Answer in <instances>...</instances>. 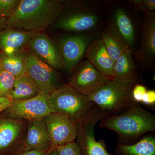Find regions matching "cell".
Listing matches in <instances>:
<instances>
[{
	"instance_id": "6da1fadb",
	"label": "cell",
	"mask_w": 155,
	"mask_h": 155,
	"mask_svg": "<svg viewBox=\"0 0 155 155\" xmlns=\"http://www.w3.org/2000/svg\"><path fill=\"white\" fill-rule=\"evenodd\" d=\"M67 8V2L62 0H21L6 24L8 28L42 32L54 23Z\"/></svg>"
},
{
	"instance_id": "7a4b0ae2",
	"label": "cell",
	"mask_w": 155,
	"mask_h": 155,
	"mask_svg": "<svg viewBox=\"0 0 155 155\" xmlns=\"http://www.w3.org/2000/svg\"><path fill=\"white\" fill-rule=\"evenodd\" d=\"M99 126L116 132L118 142L133 144L147 133L155 132V116L134 102L124 113L103 118L100 121Z\"/></svg>"
},
{
	"instance_id": "3957f363",
	"label": "cell",
	"mask_w": 155,
	"mask_h": 155,
	"mask_svg": "<svg viewBox=\"0 0 155 155\" xmlns=\"http://www.w3.org/2000/svg\"><path fill=\"white\" fill-rule=\"evenodd\" d=\"M134 86L112 79L89 98L107 117L116 116L127 110L135 102L131 94Z\"/></svg>"
},
{
	"instance_id": "277c9868",
	"label": "cell",
	"mask_w": 155,
	"mask_h": 155,
	"mask_svg": "<svg viewBox=\"0 0 155 155\" xmlns=\"http://www.w3.org/2000/svg\"><path fill=\"white\" fill-rule=\"evenodd\" d=\"M49 96L55 113L78 122L95 106L89 97L81 94L68 84L61 86Z\"/></svg>"
},
{
	"instance_id": "5b68a950",
	"label": "cell",
	"mask_w": 155,
	"mask_h": 155,
	"mask_svg": "<svg viewBox=\"0 0 155 155\" xmlns=\"http://www.w3.org/2000/svg\"><path fill=\"white\" fill-rule=\"evenodd\" d=\"M107 117L95 105L78 122L76 143L81 155H114L108 151L105 142L102 139L97 140L95 136L96 125Z\"/></svg>"
},
{
	"instance_id": "8992f818",
	"label": "cell",
	"mask_w": 155,
	"mask_h": 155,
	"mask_svg": "<svg viewBox=\"0 0 155 155\" xmlns=\"http://www.w3.org/2000/svg\"><path fill=\"white\" fill-rule=\"evenodd\" d=\"M91 38L88 34H76L62 35L55 40L61 54L64 70L69 73L73 72L86 55Z\"/></svg>"
},
{
	"instance_id": "52a82bcc",
	"label": "cell",
	"mask_w": 155,
	"mask_h": 155,
	"mask_svg": "<svg viewBox=\"0 0 155 155\" xmlns=\"http://www.w3.org/2000/svg\"><path fill=\"white\" fill-rule=\"evenodd\" d=\"M25 61V73L34 81L40 92L50 95L61 87L57 70L41 61L28 49Z\"/></svg>"
},
{
	"instance_id": "ba28073f",
	"label": "cell",
	"mask_w": 155,
	"mask_h": 155,
	"mask_svg": "<svg viewBox=\"0 0 155 155\" xmlns=\"http://www.w3.org/2000/svg\"><path fill=\"white\" fill-rule=\"evenodd\" d=\"M72 72L68 84L87 97L91 96L111 80L87 60L81 62Z\"/></svg>"
},
{
	"instance_id": "9c48e42d",
	"label": "cell",
	"mask_w": 155,
	"mask_h": 155,
	"mask_svg": "<svg viewBox=\"0 0 155 155\" xmlns=\"http://www.w3.org/2000/svg\"><path fill=\"white\" fill-rule=\"evenodd\" d=\"M49 95L40 92L32 98L14 101L5 110L6 114L8 118L11 119H26L30 121L42 120L46 116L55 113Z\"/></svg>"
},
{
	"instance_id": "30bf717a",
	"label": "cell",
	"mask_w": 155,
	"mask_h": 155,
	"mask_svg": "<svg viewBox=\"0 0 155 155\" xmlns=\"http://www.w3.org/2000/svg\"><path fill=\"white\" fill-rule=\"evenodd\" d=\"M42 120L46 126L51 140V147L48 151L75 142L78 122L57 113L50 114Z\"/></svg>"
},
{
	"instance_id": "8fae6325",
	"label": "cell",
	"mask_w": 155,
	"mask_h": 155,
	"mask_svg": "<svg viewBox=\"0 0 155 155\" xmlns=\"http://www.w3.org/2000/svg\"><path fill=\"white\" fill-rule=\"evenodd\" d=\"M98 21V16L88 9L67 8L51 27L53 29L80 33L92 29Z\"/></svg>"
},
{
	"instance_id": "7c38bea8",
	"label": "cell",
	"mask_w": 155,
	"mask_h": 155,
	"mask_svg": "<svg viewBox=\"0 0 155 155\" xmlns=\"http://www.w3.org/2000/svg\"><path fill=\"white\" fill-rule=\"evenodd\" d=\"M27 49L39 59L58 70H64L59 48L55 40L38 32L28 42Z\"/></svg>"
},
{
	"instance_id": "4fadbf2b",
	"label": "cell",
	"mask_w": 155,
	"mask_h": 155,
	"mask_svg": "<svg viewBox=\"0 0 155 155\" xmlns=\"http://www.w3.org/2000/svg\"><path fill=\"white\" fill-rule=\"evenodd\" d=\"M38 32L8 28L0 31V52L13 54L26 51L29 41Z\"/></svg>"
},
{
	"instance_id": "5bb4252c",
	"label": "cell",
	"mask_w": 155,
	"mask_h": 155,
	"mask_svg": "<svg viewBox=\"0 0 155 155\" xmlns=\"http://www.w3.org/2000/svg\"><path fill=\"white\" fill-rule=\"evenodd\" d=\"M86 58L96 69L112 80L114 62L107 51L101 39L91 43L87 50Z\"/></svg>"
},
{
	"instance_id": "9a60e30c",
	"label": "cell",
	"mask_w": 155,
	"mask_h": 155,
	"mask_svg": "<svg viewBox=\"0 0 155 155\" xmlns=\"http://www.w3.org/2000/svg\"><path fill=\"white\" fill-rule=\"evenodd\" d=\"M132 55L133 50L128 48L116 60L113 68L112 79L129 86L136 84L137 69Z\"/></svg>"
},
{
	"instance_id": "2e32d148",
	"label": "cell",
	"mask_w": 155,
	"mask_h": 155,
	"mask_svg": "<svg viewBox=\"0 0 155 155\" xmlns=\"http://www.w3.org/2000/svg\"><path fill=\"white\" fill-rule=\"evenodd\" d=\"M49 135L42 120L30 121L24 147V152L48 151L51 147Z\"/></svg>"
},
{
	"instance_id": "e0dca14e",
	"label": "cell",
	"mask_w": 155,
	"mask_h": 155,
	"mask_svg": "<svg viewBox=\"0 0 155 155\" xmlns=\"http://www.w3.org/2000/svg\"><path fill=\"white\" fill-rule=\"evenodd\" d=\"M143 64H151L155 58V18L146 16L142 26L141 45L137 54Z\"/></svg>"
},
{
	"instance_id": "ac0fdd59",
	"label": "cell",
	"mask_w": 155,
	"mask_h": 155,
	"mask_svg": "<svg viewBox=\"0 0 155 155\" xmlns=\"http://www.w3.org/2000/svg\"><path fill=\"white\" fill-rule=\"evenodd\" d=\"M114 155H155V135L149 134L133 144L118 142Z\"/></svg>"
},
{
	"instance_id": "d6986e66",
	"label": "cell",
	"mask_w": 155,
	"mask_h": 155,
	"mask_svg": "<svg viewBox=\"0 0 155 155\" xmlns=\"http://www.w3.org/2000/svg\"><path fill=\"white\" fill-rule=\"evenodd\" d=\"M40 92L34 81L25 73L15 77L10 98L14 101H24L36 97Z\"/></svg>"
},
{
	"instance_id": "ffe728a7",
	"label": "cell",
	"mask_w": 155,
	"mask_h": 155,
	"mask_svg": "<svg viewBox=\"0 0 155 155\" xmlns=\"http://www.w3.org/2000/svg\"><path fill=\"white\" fill-rule=\"evenodd\" d=\"M22 128V123L17 119H0V153L12 146L20 135Z\"/></svg>"
},
{
	"instance_id": "44dd1931",
	"label": "cell",
	"mask_w": 155,
	"mask_h": 155,
	"mask_svg": "<svg viewBox=\"0 0 155 155\" xmlns=\"http://www.w3.org/2000/svg\"><path fill=\"white\" fill-rule=\"evenodd\" d=\"M25 51L13 54L0 52V69L11 73L15 77L25 74Z\"/></svg>"
},
{
	"instance_id": "7402d4cb",
	"label": "cell",
	"mask_w": 155,
	"mask_h": 155,
	"mask_svg": "<svg viewBox=\"0 0 155 155\" xmlns=\"http://www.w3.org/2000/svg\"><path fill=\"white\" fill-rule=\"evenodd\" d=\"M101 39L108 54L114 63L127 48H129L119 34L110 29L103 32Z\"/></svg>"
},
{
	"instance_id": "603a6c76",
	"label": "cell",
	"mask_w": 155,
	"mask_h": 155,
	"mask_svg": "<svg viewBox=\"0 0 155 155\" xmlns=\"http://www.w3.org/2000/svg\"><path fill=\"white\" fill-rule=\"evenodd\" d=\"M114 17L119 35L128 47L132 48L134 41V30L131 19L120 8L116 9Z\"/></svg>"
},
{
	"instance_id": "cb8c5ba5",
	"label": "cell",
	"mask_w": 155,
	"mask_h": 155,
	"mask_svg": "<svg viewBox=\"0 0 155 155\" xmlns=\"http://www.w3.org/2000/svg\"><path fill=\"white\" fill-rule=\"evenodd\" d=\"M15 80L14 75L0 69V97L10 98Z\"/></svg>"
},
{
	"instance_id": "d4e9b609",
	"label": "cell",
	"mask_w": 155,
	"mask_h": 155,
	"mask_svg": "<svg viewBox=\"0 0 155 155\" xmlns=\"http://www.w3.org/2000/svg\"><path fill=\"white\" fill-rule=\"evenodd\" d=\"M21 0H0V18L8 19L14 14Z\"/></svg>"
},
{
	"instance_id": "484cf974",
	"label": "cell",
	"mask_w": 155,
	"mask_h": 155,
	"mask_svg": "<svg viewBox=\"0 0 155 155\" xmlns=\"http://www.w3.org/2000/svg\"><path fill=\"white\" fill-rule=\"evenodd\" d=\"M130 2L136 8L144 12L146 16L155 17V0H133Z\"/></svg>"
},
{
	"instance_id": "4316f807",
	"label": "cell",
	"mask_w": 155,
	"mask_h": 155,
	"mask_svg": "<svg viewBox=\"0 0 155 155\" xmlns=\"http://www.w3.org/2000/svg\"><path fill=\"white\" fill-rule=\"evenodd\" d=\"M58 155H81L79 147L75 142L58 147Z\"/></svg>"
},
{
	"instance_id": "83f0119b",
	"label": "cell",
	"mask_w": 155,
	"mask_h": 155,
	"mask_svg": "<svg viewBox=\"0 0 155 155\" xmlns=\"http://www.w3.org/2000/svg\"><path fill=\"white\" fill-rule=\"evenodd\" d=\"M147 89L143 85L135 84L132 90V98L135 102L141 103L143 96L147 91Z\"/></svg>"
},
{
	"instance_id": "f1b7e54d",
	"label": "cell",
	"mask_w": 155,
	"mask_h": 155,
	"mask_svg": "<svg viewBox=\"0 0 155 155\" xmlns=\"http://www.w3.org/2000/svg\"><path fill=\"white\" fill-rule=\"evenodd\" d=\"M144 104L153 106L155 104V91L153 90H147L143 97L141 101Z\"/></svg>"
},
{
	"instance_id": "f546056e",
	"label": "cell",
	"mask_w": 155,
	"mask_h": 155,
	"mask_svg": "<svg viewBox=\"0 0 155 155\" xmlns=\"http://www.w3.org/2000/svg\"><path fill=\"white\" fill-rule=\"evenodd\" d=\"M14 101L10 98L5 97H0V112L5 110L12 104Z\"/></svg>"
},
{
	"instance_id": "4dcf8cb0",
	"label": "cell",
	"mask_w": 155,
	"mask_h": 155,
	"mask_svg": "<svg viewBox=\"0 0 155 155\" xmlns=\"http://www.w3.org/2000/svg\"><path fill=\"white\" fill-rule=\"evenodd\" d=\"M48 152L42 151L30 150L24 152L21 155H46Z\"/></svg>"
},
{
	"instance_id": "1f68e13d",
	"label": "cell",
	"mask_w": 155,
	"mask_h": 155,
	"mask_svg": "<svg viewBox=\"0 0 155 155\" xmlns=\"http://www.w3.org/2000/svg\"><path fill=\"white\" fill-rule=\"evenodd\" d=\"M7 20V19L0 18V31L3 29L8 28V26L6 24Z\"/></svg>"
},
{
	"instance_id": "d6a6232c",
	"label": "cell",
	"mask_w": 155,
	"mask_h": 155,
	"mask_svg": "<svg viewBox=\"0 0 155 155\" xmlns=\"http://www.w3.org/2000/svg\"><path fill=\"white\" fill-rule=\"evenodd\" d=\"M46 155H58V151H57V149L48 152Z\"/></svg>"
}]
</instances>
